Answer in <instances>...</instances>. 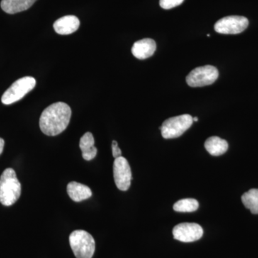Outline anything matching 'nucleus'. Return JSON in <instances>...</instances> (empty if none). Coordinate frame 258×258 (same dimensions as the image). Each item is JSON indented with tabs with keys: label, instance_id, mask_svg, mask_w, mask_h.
<instances>
[{
	"label": "nucleus",
	"instance_id": "ddd939ff",
	"mask_svg": "<svg viewBox=\"0 0 258 258\" xmlns=\"http://www.w3.org/2000/svg\"><path fill=\"white\" fill-rule=\"evenodd\" d=\"M37 0H2L1 8L8 14H16L31 8Z\"/></svg>",
	"mask_w": 258,
	"mask_h": 258
},
{
	"label": "nucleus",
	"instance_id": "f257e3e1",
	"mask_svg": "<svg viewBox=\"0 0 258 258\" xmlns=\"http://www.w3.org/2000/svg\"><path fill=\"white\" fill-rule=\"evenodd\" d=\"M71 108L63 102H57L47 107L40 118V127L42 133L54 137L63 132L70 123Z\"/></svg>",
	"mask_w": 258,
	"mask_h": 258
},
{
	"label": "nucleus",
	"instance_id": "dca6fc26",
	"mask_svg": "<svg viewBox=\"0 0 258 258\" xmlns=\"http://www.w3.org/2000/svg\"><path fill=\"white\" fill-rule=\"evenodd\" d=\"M242 202L246 208L254 215H258V189H251L242 196Z\"/></svg>",
	"mask_w": 258,
	"mask_h": 258
},
{
	"label": "nucleus",
	"instance_id": "20e7f679",
	"mask_svg": "<svg viewBox=\"0 0 258 258\" xmlns=\"http://www.w3.org/2000/svg\"><path fill=\"white\" fill-rule=\"evenodd\" d=\"M193 122L191 115H180L164 120L159 129H161V135L164 139L178 138L191 127Z\"/></svg>",
	"mask_w": 258,
	"mask_h": 258
},
{
	"label": "nucleus",
	"instance_id": "f3484780",
	"mask_svg": "<svg viewBox=\"0 0 258 258\" xmlns=\"http://www.w3.org/2000/svg\"><path fill=\"white\" fill-rule=\"evenodd\" d=\"M174 211L179 212H192L198 210L199 203L195 199L188 198L179 200L174 205Z\"/></svg>",
	"mask_w": 258,
	"mask_h": 258
},
{
	"label": "nucleus",
	"instance_id": "0eeeda50",
	"mask_svg": "<svg viewBox=\"0 0 258 258\" xmlns=\"http://www.w3.org/2000/svg\"><path fill=\"white\" fill-rule=\"evenodd\" d=\"M249 21L242 16H227L220 19L215 25V30L225 35H236L241 33L248 27Z\"/></svg>",
	"mask_w": 258,
	"mask_h": 258
},
{
	"label": "nucleus",
	"instance_id": "7ed1b4c3",
	"mask_svg": "<svg viewBox=\"0 0 258 258\" xmlns=\"http://www.w3.org/2000/svg\"><path fill=\"white\" fill-rule=\"evenodd\" d=\"M70 245L77 258H92L96 242L91 234L85 230L74 231L69 237Z\"/></svg>",
	"mask_w": 258,
	"mask_h": 258
},
{
	"label": "nucleus",
	"instance_id": "1a4fd4ad",
	"mask_svg": "<svg viewBox=\"0 0 258 258\" xmlns=\"http://www.w3.org/2000/svg\"><path fill=\"white\" fill-rule=\"evenodd\" d=\"M173 235L175 240L183 242H192L202 238L203 229L197 223H180L173 229Z\"/></svg>",
	"mask_w": 258,
	"mask_h": 258
},
{
	"label": "nucleus",
	"instance_id": "39448f33",
	"mask_svg": "<svg viewBox=\"0 0 258 258\" xmlns=\"http://www.w3.org/2000/svg\"><path fill=\"white\" fill-rule=\"evenodd\" d=\"M35 85L36 81L30 76L18 80L5 91L2 97V102L3 104L10 105L20 101L35 87Z\"/></svg>",
	"mask_w": 258,
	"mask_h": 258
},
{
	"label": "nucleus",
	"instance_id": "412c9836",
	"mask_svg": "<svg viewBox=\"0 0 258 258\" xmlns=\"http://www.w3.org/2000/svg\"><path fill=\"white\" fill-rule=\"evenodd\" d=\"M193 121L194 122H198V117H195V118H193Z\"/></svg>",
	"mask_w": 258,
	"mask_h": 258
},
{
	"label": "nucleus",
	"instance_id": "9d476101",
	"mask_svg": "<svg viewBox=\"0 0 258 258\" xmlns=\"http://www.w3.org/2000/svg\"><path fill=\"white\" fill-rule=\"evenodd\" d=\"M157 49V44L150 38L142 39L134 44L132 52L134 57L139 60L149 58L154 55Z\"/></svg>",
	"mask_w": 258,
	"mask_h": 258
},
{
	"label": "nucleus",
	"instance_id": "f8f14e48",
	"mask_svg": "<svg viewBox=\"0 0 258 258\" xmlns=\"http://www.w3.org/2000/svg\"><path fill=\"white\" fill-rule=\"evenodd\" d=\"M67 192L71 200L76 203L88 200L92 196V191L86 185L71 181L67 186Z\"/></svg>",
	"mask_w": 258,
	"mask_h": 258
},
{
	"label": "nucleus",
	"instance_id": "6ab92c4d",
	"mask_svg": "<svg viewBox=\"0 0 258 258\" xmlns=\"http://www.w3.org/2000/svg\"><path fill=\"white\" fill-rule=\"evenodd\" d=\"M112 153H113V157L116 159V158L121 157V150L118 147V143L115 141L112 142Z\"/></svg>",
	"mask_w": 258,
	"mask_h": 258
},
{
	"label": "nucleus",
	"instance_id": "a211bd4d",
	"mask_svg": "<svg viewBox=\"0 0 258 258\" xmlns=\"http://www.w3.org/2000/svg\"><path fill=\"white\" fill-rule=\"evenodd\" d=\"M184 0H160L159 5L164 10H169L179 6Z\"/></svg>",
	"mask_w": 258,
	"mask_h": 258
},
{
	"label": "nucleus",
	"instance_id": "9b49d317",
	"mask_svg": "<svg viewBox=\"0 0 258 258\" xmlns=\"http://www.w3.org/2000/svg\"><path fill=\"white\" fill-rule=\"evenodd\" d=\"M80 20L74 15H66L56 20L54 30L59 35H66L74 33L80 27Z\"/></svg>",
	"mask_w": 258,
	"mask_h": 258
},
{
	"label": "nucleus",
	"instance_id": "f03ea898",
	"mask_svg": "<svg viewBox=\"0 0 258 258\" xmlns=\"http://www.w3.org/2000/svg\"><path fill=\"white\" fill-rule=\"evenodd\" d=\"M21 189L14 169H5L0 176V203L8 207L14 205L21 195Z\"/></svg>",
	"mask_w": 258,
	"mask_h": 258
},
{
	"label": "nucleus",
	"instance_id": "aec40b11",
	"mask_svg": "<svg viewBox=\"0 0 258 258\" xmlns=\"http://www.w3.org/2000/svg\"><path fill=\"white\" fill-rule=\"evenodd\" d=\"M5 147V141L4 139L0 138V155H1L2 153L3 152V149H4Z\"/></svg>",
	"mask_w": 258,
	"mask_h": 258
},
{
	"label": "nucleus",
	"instance_id": "6e6552de",
	"mask_svg": "<svg viewBox=\"0 0 258 258\" xmlns=\"http://www.w3.org/2000/svg\"><path fill=\"white\" fill-rule=\"evenodd\" d=\"M113 177L118 189L127 191L129 189L132 182V173L128 161L124 157H120L115 159Z\"/></svg>",
	"mask_w": 258,
	"mask_h": 258
},
{
	"label": "nucleus",
	"instance_id": "4468645a",
	"mask_svg": "<svg viewBox=\"0 0 258 258\" xmlns=\"http://www.w3.org/2000/svg\"><path fill=\"white\" fill-rule=\"evenodd\" d=\"M95 140L93 134L87 132L81 137L79 147L82 151L83 159L86 161H91L96 157L97 148L95 147Z\"/></svg>",
	"mask_w": 258,
	"mask_h": 258
},
{
	"label": "nucleus",
	"instance_id": "2eb2a0df",
	"mask_svg": "<svg viewBox=\"0 0 258 258\" xmlns=\"http://www.w3.org/2000/svg\"><path fill=\"white\" fill-rule=\"evenodd\" d=\"M228 143L225 139L218 137H211L207 139L205 143L206 150L212 156L222 155L228 149Z\"/></svg>",
	"mask_w": 258,
	"mask_h": 258
},
{
	"label": "nucleus",
	"instance_id": "423d86ee",
	"mask_svg": "<svg viewBox=\"0 0 258 258\" xmlns=\"http://www.w3.org/2000/svg\"><path fill=\"white\" fill-rule=\"evenodd\" d=\"M218 70L215 66H205L196 68L186 76V81L193 88L210 86L218 79Z\"/></svg>",
	"mask_w": 258,
	"mask_h": 258
}]
</instances>
